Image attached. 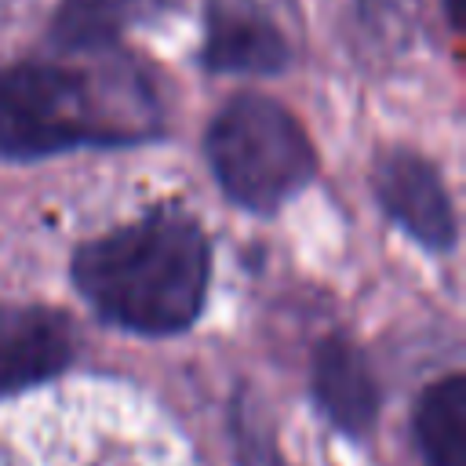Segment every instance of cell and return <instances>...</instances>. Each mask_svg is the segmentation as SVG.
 Here are the masks:
<instances>
[{
    "instance_id": "2",
    "label": "cell",
    "mask_w": 466,
    "mask_h": 466,
    "mask_svg": "<svg viewBox=\"0 0 466 466\" xmlns=\"http://www.w3.org/2000/svg\"><path fill=\"white\" fill-rule=\"evenodd\" d=\"M149 127V95L138 80L116 84V76L55 62L0 69V157L7 160L138 142Z\"/></svg>"
},
{
    "instance_id": "8",
    "label": "cell",
    "mask_w": 466,
    "mask_h": 466,
    "mask_svg": "<svg viewBox=\"0 0 466 466\" xmlns=\"http://www.w3.org/2000/svg\"><path fill=\"white\" fill-rule=\"evenodd\" d=\"M419 448L426 466H466V379L448 375L433 382L415 411Z\"/></svg>"
},
{
    "instance_id": "3",
    "label": "cell",
    "mask_w": 466,
    "mask_h": 466,
    "mask_svg": "<svg viewBox=\"0 0 466 466\" xmlns=\"http://www.w3.org/2000/svg\"><path fill=\"white\" fill-rule=\"evenodd\" d=\"M208 160L226 197L248 211H277L313 175L317 153L302 124L266 95H237L208 127Z\"/></svg>"
},
{
    "instance_id": "7",
    "label": "cell",
    "mask_w": 466,
    "mask_h": 466,
    "mask_svg": "<svg viewBox=\"0 0 466 466\" xmlns=\"http://www.w3.org/2000/svg\"><path fill=\"white\" fill-rule=\"evenodd\" d=\"M313 393L324 415L350 437H364L379 415V386L364 353L346 339L320 342L313 357Z\"/></svg>"
},
{
    "instance_id": "6",
    "label": "cell",
    "mask_w": 466,
    "mask_h": 466,
    "mask_svg": "<svg viewBox=\"0 0 466 466\" xmlns=\"http://www.w3.org/2000/svg\"><path fill=\"white\" fill-rule=\"evenodd\" d=\"M288 40L251 0H211L204 25V66L215 73H280Z\"/></svg>"
},
{
    "instance_id": "1",
    "label": "cell",
    "mask_w": 466,
    "mask_h": 466,
    "mask_svg": "<svg viewBox=\"0 0 466 466\" xmlns=\"http://www.w3.org/2000/svg\"><path fill=\"white\" fill-rule=\"evenodd\" d=\"M208 273V237L178 211L146 215L73 255L76 291L102 320L138 335L186 331L204 309Z\"/></svg>"
},
{
    "instance_id": "4",
    "label": "cell",
    "mask_w": 466,
    "mask_h": 466,
    "mask_svg": "<svg viewBox=\"0 0 466 466\" xmlns=\"http://www.w3.org/2000/svg\"><path fill=\"white\" fill-rule=\"evenodd\" d=\"M375 197L382 211L430 251H451L459 240L455 208L430 160L411 149H390L375 164Z\"/></svg>"
},
{
    "instance_id": "5",
    "label": "cell",
    "mask_w": 466,
    "mask_h": 466,
    "mask_svg": "<svg viewBox=\"0 0 466 466\" xmlns=\"http://www.w3.org/2000/svg\"><path fill=\"white\" fill-rule=\"evenodd\" d=\"M73 353L66 317L44 306H0V397L55 379Z\"/></svg>"
},
{
    "instance_id": "9",
    "label": "cell",
    "mask_w": 466,
    "mask_h": 466,
    "mask_svg": "<svg viewBox=\"0 0 466 466\" xmlns=\"http://www.w3.org/2000/svg\"><path fill=\"white\" fill-rule=\"evenodd\" d=\"M131 18V0H66L55 18L62 47H102Z\"/></svg>"
}]
</instances>
